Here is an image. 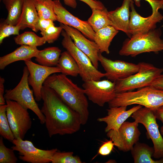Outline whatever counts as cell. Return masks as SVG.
I'll list each match as a JSON object with an SVG mask.
<instances>
[{"label": "cell", "mask_w": 163, "mask_h": 163, "mask_svg": "<svg viewBox=\"0 0 163 163\" xmlns=\"http://www.w3.org/2000/svg\"><path fill=\"white\" fill-rule=\"evenodd\" d=\"M138 64L139 69L136 73L114 82L116 93L150 86L163 72V69L156 67L149 63L142 62Z\"/></svg>", "instance_id": "5b68a950"}, {"label": "cell", "mask_w": 163, "mask_h": 163, "mask_svg": "<svg viewBox=\"0 0 163 163\" xmlns=\"http://www.w3.org/2000/svg\"><path fill=\"white\" fill-rule=\"evenodd\" d=\"M1 0H0V1H1Z\"/></svg>", "instance_id": "f6af8a7d"}, {"label": "cell", "mask_w": 163, "mask_h": 163, "mask_svg": "<svg viewBox=\"0 0 163 163\" xmlns=\"http://www.w3.org/2000/svg\"><path fill=\"white\" fill-rule=\"evenodd\" d=\"M61 34L63 37L62 45L76 61L79 69V75L84 82L99 81L105 77V73L99 71L94 66L88 56L75 46L70 36L63 30Z\"/></svg>", "instance_id": "52a82bcc"}, {"label": "cell", "mask_w": 163, "mask_h": 163, "mask_svg": "<svg viewBox=\"0 0 163 163\" xmlns=\"http://www.w3.org/2000/svg\"><path fill=\"white\" fill-rule=\"evenodd\" d=\"M43 85L53 89L63 102L79 115L82 125L87 123L89 114L88 103L83 88L62 74L50 75Z\"/></svg>", "instance_id": "7a4b0ae2"}, {"label": "cell", "mask_w": 163, "mask_h": 163, "mask_svg": "<svg viewBox=\"0 0 163 163\" xmlns=\"http://www.w3.org/2000/svg\"><path fill=\"white\" fill-rule=\"evenodd\" d=\"M56 66L62 74L66 75L77 77L79 75L78 66L74 58L67 51L61 53Z\"/></svg>", "instance_id": "d4e9b609"}, {"label": "cell", "mask_w": 163, "mask_h": 163, "mask_svg": "<svg viewBox=\"0 0 163 163\" xmlns=\"http://www.w3.org/2000/svg\"><path fill=\"white\" fill-rule=\"evenodd\" d=\"M63 30L60 26L56 27L54 24L49 27L43 36L45 42L49 43H53L58 39Z\"/></svg>", "instance_id": "836d02e7"}, {"label": "cell", "mask_w": 163, "mask_h": 163, "mask_svg": "<svg viewBox=\"0 0 163 163\" xmlns=\"http://www.w3.org/2000/svg\"><path fill=\"white\" fill-rule=\"evenodd\" d=\"M141 107V105H138L128 110H126V106L110 107L107 110V115L98 118L97 120L106 124L107 126L105 129L106 132L110 130L118 131L126 120Z\"/></svg>", "instance_id": "ac0fdd59"}, {"label": "cell", "mask_w": 163, "mask_h": 163, "mask_svg": "<svg viewBox=\"0 0 163 163\" xmlns=\"http://www.w3.org/2000/svg\"><path fill=\"white\" fill-rule=\"evenodd\" d=\"M5 80L3 78L0 77V105L5 104L6 100L4 95V83Z\"/></svg>", "instance_id": "ab89813d"}, {"label": "cell", "mask_w": 163, "mask_h": 163, "mask_svg": "<svg viewBox=\"0 0 163 163\" xmlns=\"http://www.w3.org/2000/svg\"><path fill=\"white\" fill-rule=\"evenodd\" d=\"M52 163H82L80 157L73 155L72 152H56L53 154L52 160Z\"/></svg>", "instance_id": "4dcf8cb0"}, {"label": "cell", "mask_w": 163, "mask_h": 163, "mask_svg": "<svg viewBox=\"0 0 163 163\" xmlns=\"http://www.w3.org/2000/svg\"><path fill=\"white\" fill-rule=\"evenodd\" d=\"M108 103L109 107L138 104L153 110L163 105V90L148 86L135 91L117 93Z\"/></svg>", "instance_id": "3957f363"}, {"label": "cell", "mask_w": 163, "mask_h": 163, "mask_svg": "<svg viewBox=\"0 0 163 163\" xmlns=\"http://www.w3.org/2000/svg\"><path fill=\"white\" fill-rule=\"evenodd\" d=\"M160 29L132 35L124 42L119 52L120 55L135 57L142 53L163 50V40Z\"/></svg>", "instance_id": "277c9868"}, {"label": "cell", "mask_w": 163, "mask_h": 163, "mask_svg": "<svg viewBox=\"0 0 163 163\" xmlns=\"http://www.w3.org/2000/svg\"><path fill=\"white\" fill-rule=\"evenodd\" d=\"M118 32L113 26H107L95 32L94 41L98 46L100 53H109L110 43Z\"/></svg>", "instance_id": "603a6c76"}, {"label": "cell", "mask_w": 163, "mask_h": 163, "mask_svg": "<svg viewBox=\"0 0 163 163\" xmlns=\"http://www.w3.org/2000/svg\"><path fill=\"white\" fill-rule=\"evenodd\" d=\"M153 111L156 119L163 123V105Z\"/></svg>", "instance_id": "60d3db41"}, {"label": "cell", "mask_w": 163, "mask_h": 163, "mask_svg": "<svg viewBox=\"0 0 163 163\" xmlns=\"http://www.w3.org/2000/svg\"><path fill=\"white\" fill-rule=\"evenodd\" d=\"M14 40L17 44L37 47L46 43L43 36L39 37L31 31H26L19 34L14 38Z\"/></svg>", "instance_id": "f1b7e54d"}, {"label": "cell", "mask_w": 163, "mask_h": 163, "mask_svg": "<svg viewBox=\"0 0 163 163\" xmlns=\"http://www.w3.org/2000/svg\"><path fill=\"white\" fill-rule=\"evenodd\" d=\"M115 144L110 139L103 143L99 148L98 154L103 156H106L109 155L113 150Z\"/></svg>", "instance_id": "d590c367"}, {"label": "cell", "mask_w": 163, "mask_h": 163, "mask_svg": "<svg viewBox=\"0 0 163 163\" xmlns=\"http://www.w3.org/2000/svg\"><path fill=\"white\" fill-rule=\"evenodd\" d=\"M34 2L40 18L50 19L53 21H57L53 0H34Z\"/></svg>", "instance_id": "83f0119b"}, {"label": "cell", "mask_w": 163, "mask_h": 163, "mask_svg": "<svg viewBox=\"0 0 163 163\" xmlns=\"http://www.w3.org/2000/svg\"><path fill=\"white\" fill-rule=\"evenodd\" d=\"M135 163H163V158L154 160L152 158L154 148L144 143L136 142L131 150Z\"/></svg>", "instance_id": "7402d4cb"}, {"label": "cell", "mask_w": 163, "mask_h": 163, "mask_svg": "<svg viewBox=\"0 0 163 163\" xmlns=\"http://www.w3.org/2000/svg\"><path fill=\"white\" fill-rule=\"evenodd\" d=\"M29 73L26 66L24 67L21 80L14 88L6 90L4 97L5 100L15 101L27 109L30 110L37 117L41 124H45V117L42 113L30 88L28 81Z\"/></svg>", "instance_id": "8992f818"}, {"label": "cell", "mask_w": 163, "mask_h": 163, "mask_svg": "<svg viewBox=\"0 0 163 163\" xmlns=\"http://www.w3.org/2000/svg\"><path fill=\"white\" fill-rule=\"evenodd\" d=\"M61 53V50L58 47H48L39 50L35 60L41 65L48 67L56 66Z\"/></svg>", "instance_id": "cb8c5ba5"}, {"label": "cell", "mask_w": 163, "mask_h": 163, "mask_svg": "<svg viewBox=\"0 0 163 163\" xmlns=\"http://www.w3.org/2000/svg\"><path fill=\"white\" fill-rule=\"evenodd\" d=\"M29 73L28 78L29 85L32 88L36 101L42 100L41 90L44 82L50 75L61 72L57 66L48 67L37 64L30 60L24 61Z\"/></svg>", "instance_id": "5bb4252c"}, {"label": "cell", "mask_w": 163, "mask_h": 163, "mask_svg": "<svg viewBox=\"0 0 163 163\" xmlns=\"http://www.w3.org/2000/svg\"><path fill=\"white\" fill-rule=\"evenodd\" d=\"M11 147L14 151L18 152L19 158L22 161L30 163L51 162L52 157L58 151L55 148L50 150H43L37 148L32 142L27 140L15 139Z\"/></svg>", "instance_id": "30bf717a"}, {"label": "cell", "mask_w": 163, "mask_h": 163, "mask_svg": "<svg viewBox=\"0 0 163 163\" xmlns=\"http://www.w3.org/2000/svg\"><path fill=\"white\" fill-rule=\"evenodd\" d=\"M133 0H123L121 7L114 10L108 11V15L112 23V26L118 30H121L131 37L129 31V8Z\"/></svg>", "instance_id": "d6986e66"}, {"label": "cell", "mask_w": 163, "mask_h": 163, "mask_svg": "<svg viewBox=\"0 0 163 163\" xmlns=\"http://www.w3.org/2000/svg\"><path fill=\"white\" fill-rule=\"evenodd\" d=\"M136 6L138 7L140 6L141 0H133ZM148 2L151 5L152 10V13L158 12L159 9H163V0H145Z\"/></svg>", "instance_id": "e575fe53"}, {"label": "cell", "mask_w": 163, "mask_h": 163, "mask_svg": "<svg viewBox=\"0 0 163 163\" xmlns=\"http://www.w3.org/2000/svg\"><path fill=\"white\" fill-rule=\"evenodd\" d=\"M7 104L0 105V134L5 139L12 142L15 139L6 115Z\"/></svg>", "instance_id": "f546056e"}, {"label": "cell", "mask_w": 163, "mask_h": 163, "mask_svg": "<svg viewBox=\"0 0 163 163\" xmlns=\"http://www.w3.org/2000/svg\"><path fill=\"white\" fill-rule=\"evenodd\" d=\"M133 3L132 1L130 6L129 31L131 36L155 29L156 24L163 20V16L158 11L146 18L142 17L136 12Z\"/></svg>", "instance_id": "e0dca14e"}, {"label": "cell", "mask_w": 163, "mask_h": 163, "mask_svg": "<svg viewBox=\"0 0 163 163\" xmlns=\"http://www.w3.org/2000/svg\"><path fill=\"white\" fill-rule=\"evenodd\" d=\"M92 10V14L87 21L95 32L107 26H112L108 11L106 8L103 9H93Z\"/></svg>", "instance_id": "484cf974"}, {"label": "cell", "mask_w": 163, "mask_h": 163, "mask_svg": "<svg viewBox=\"0 0 163 163\" xmlns=\"http://www.w3.org/2000/svg\"><path fill=\"white\" fill-rule=\"evenodd\" d=\"M139 123L124 122L118 131L110 130L107 132V136L112 140L119 150L124 152L131 151L139 140L141 134Z\"/></svg>", "instance_id": "7c38bea8"}, {"label": "cell", "mask_w": 163, "mask_h": 163, "mask_svg": "<svg viewBox=\"0 0 163 163\" xmlns=\"http://www.w3.org/2000/svg\"><path fill=\"white\" fill-rule=\"evenodd\" d=\"M82 87L89 100L100 107H103L115 97V83L108 79L84 82Z\"/></svg>", "instance_id": "8fae6325"}, {"label": "cell", "mask_w": 163, "mask_h": 163, "mask_svg": "<svg viewBox=\"0 0 163 163\" xmlns=\"http://www.w3.org/2000/svg\"><path fill=\"white\" fill-rule=\"evenodd\" d=\"M150 86L163 90V74H161L152 83Z\"/></svg>", "instance_id": "f35d334b"}, {"label": "cell", "mask_w": 163, "mask_h": 163, "mask_svg": "<svg viewBox=\"0 0 163 163\" xmlns=\"http://www.w3.org/2000/svg\"><path fill=\"white\" fill-rule=\"evenodd\" d=\"M60 26L69 35L75 46L90 59L94 66L98 69L99 49L94 41L88 40L79 30L60 23Z\"/></svg>", "instance_id": "9a60e30c"}, {"label": "cell", "mask_w": 163, "mask_h": 163, "mask_svg": "<svg viewBox=\"0 0 163 163\" xmlns=\"http://www.w3.org/2000/svg\"><path fill=\"white\" fill-rule=\"evenodd\" d=\"M53 21L50 19L40 18L39 19L38 27L40 34L43 36L46 30L50 26L54 25Z\"/></svg>", "instance_id": "8d00e7d4"}, {"label": "cell", "mask_w": 163, "mask_h": 163, "mask_svg": "<svg viewBox=\"0 0 163 163\" xmlns=\"http://www.w3.org/2000/svg\"><path fill=\"white\" fill-rule=\"evenodd\" d=\"M43 101L40 109L45 119V124L49 136L71 134L82 125L79 115L67 105L52 89L43 85Z\"/></svg>", "instance_id": "6da1fadb"}, {"label": "cell", "mask_w": 163, "mask_h": 163, "mask_svg": "<svg viewBox=\"0 0 163 163\" xmlns=\"http://www.w3.org/2000/svg\"><path fill=\"white\" fill-rule=\"evenodd\" d=\"M160 132L161 133V135L163 136V126H162L161 128H160Z\"/></svg>", "instance_id": "7bdbcfd3"}, {"label": "cell", "mask_w": 163, "mask_h": 163, "mask_svg": "<svg viewBox=\"0 0 163 163\" xmlns=\"http://www.w3.org/2000/svg\"><path fill=\"white\" fill-rule=\"evenodd\" d=\"M12 149L6 147L2 137L0 138V163H16L18 159Z\"/></svg>", "instance_id": "1f68e13d"}, {"label": "cell", "mask_w": 163, "mask_h": 163, "mask_svg": "<svg viewBox=\"0 0 163 163\" xmlns=\"http://www.w3.org/2000/svg\"><path fill=\"white\" fill-rule=\"evenodd\" d=\"M39 19L34 0H24L22 13L16 25L20 27L21 30L29 28L37 32L39 30Z\"/></svg>", "instance_id": "ffe728a7"}, {"label": "cell", "mask_w": 163, "mask_h": 163, "mask_svg": "<svg viewBox=\"0 0 163 163\" xmlns=\"http://www.w3.org/2000/svg\"><path fill=\"white\" fill-rule=\"evenodd\" d=\"M54 11L57 21L79 30L85 37L94 41L95 32L87 21L82 20L67 10L59 0H54Z\"/></svg>", "instance_id": "2e32d148"}, {"label": "cell", "mask_w": 163, "mask_h": 163, "mask_svg": "<svg viewBox=\"0 0 163 163\" xmlns=\"http://www.w3.org/2000/svg\"><path fill=\"white\" fill-rule=\"evenodd\" d=\"M84 2L88 5L91 9H103L105 7L104 4L100 1H94L93 0H79Z\"/></svg>", "instance_id": "74e56055"}, {"label": "cell", "mask_w": 163, "mask_h": 163, "mask_svg": "<svg viewBox=\"0 0 163 163\" xmlns=\"http://www.w3.org/2000/svg\"><path fill=\"white\" fill-rule=\"evenodd\" d=\"M98 60L106 72L105 77L113 82L127 78L136 73L139 69L138 64L121 60L113 61L105 57L100 52Z\"/></svg>", "instance_id": "4fadbf2b"}, {"label": "cell", "mask_w": 163, "mask_h": 163, "mask_svg": "<svg viewBox=\"0 0 163 163\" xmlns=\"http://www.w3.org/2000/svg\"><path fill=\"white\" fill-rule=\"evenodd\" d=\"M39 51L37 47L21 45L13 52L0 57V69L4 70L7 66L16 61L30 60L36 56Z\"/></svg>", "instance_id": "44dd1931"}, {"label": "cell", "mask_w": 163, "mask_h": 163, "mask_svg": "<svg viewBox=\"0 0 163 163\" xmlns=\"http://www.w3.org/2000/svg\"><path fill=\"white\" fill-rule=\"evenodd\" d=\"M131 117L135 121L142 124L145 127L153 144V157L157 159L163 158V138L159 130L153 110L145 107H141Z\"/></svg>", "instance_id": "ba28073f"}, {"label": "cell", "mask_w": 163, "mask_h": 163, "mask_svg": "<svg viewBox=\"0 0 163 163\" xmlns=\"http://www.w3.org/2000/svg\"><path fill=\"white\" fill-rule=\"evenodd\" d=\"M8 12L4 22L13 25L17 24L21 14L24 0H2Z\"/></svg>", "instance_id": "4316f807"}, {"label": "cell", "mask_w": 163, "mask_h": 163, "mask_svg": "<svg viewBox=\"0 0 163 163\" xmlns=\"http://www.w3.org/2000/svg\"><path fill=\"white\" fill-rule=\"evenodd\" d=\"M5 100L6 115L15 138L23 139L32 125L28 109L15 101Z\"/></svg>", "instance_id": "9c48e42d"}, {"label": "cell", "mask_w": 163, "mask_h": 163, "mask_svg": "<svg viewBox=\"0 0 163 163\" xmlns=\"http://www.w3.org/2000/svg\"><path fill=\"white\" fill-rule=\"evenodd\" d=\"M20 30V27L17 25H11L4 22L1 23L0 24V44L2 43L5 38L10 35H19Z\"/></svg>", "instance_id": "d6a6232c"}, {"label": "cell", "mask_w": 163, "mask_h": 163, "mask_svg": "<svg viewBox=\"0 0 163 163\" xmlns=\"http://www.w3.org/2000/svg\"><path fill=\"white\" fill-rule=\"evenodd\" d=\"M64 4L66 5L73 8H75L77 6L76 0H63Z\"/></svg>", "instance_id": "b9f144b4"}, {"label": "cell", "mask_w": 163, "mask_h": 163, "mask_svg": "<svg viewBox=\"0 0 163 163\" xmlns=\"http://www.w3.org/2000/svg\"><path fill=\"white\" fill-rule=\"evenodd\" d=\"M94 0V1H97V0Z\"/></svg>", "instance_id": "ee69618b"}]
</instances>
